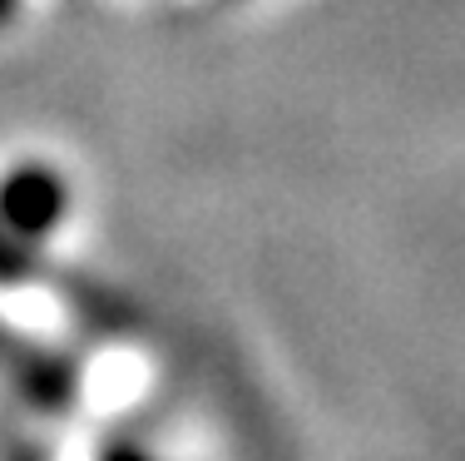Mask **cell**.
Wrapping results in <instances>:
<instances>
[{"instance_id":"cell-2","label":"cell","mask_w":465,"mask_h":461,"mask_svg":"<svg viewBox=\"0 0 465 461\" xmlns=\"http://www.w3.org/2000/svg\"><path fill=\"white\" fill-rule=\"evenodd\" d=\"M114 461H139V456H134V452H119V456H114Z\"/></svg>"},{"instance_id":"cell-1","label":"cell","mask_w":465,"mask_h":461,"mask_svg":"<svg viewBox=\"0 0 465 461\" xmlns=\"http://www.w3.org/2000/svg\"><path fill=\"white\" fill-rule=\"evenodd\" d=\"M5 218L25 234H45L60 218V184L40 169H25L5 184Z\"/></svg>"}]
</instances>
